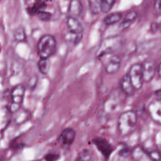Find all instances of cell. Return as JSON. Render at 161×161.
<instances>
[{
    "label": "cell",
    "mask_w": 161,
    "mask_h": 161,
    "mask_svg": "<svg viewBox=\"0 0 161 161\" xmlns=\"http://www.w3.org/2000/svg\"><path fill=\"white\" fill-rule=\"evenodd\" d=\"M0 50H1V43H0Z\"/></svg>",
    "instance_id": "83f0119b"
},
{
    "label": "cell",
    "mask_w": 161,
    "mask_h": 161,
    "mask_svg": "<svg viewBox=\"0 0 161 161\" xmlns=\"http://www.w3.org/2000/svg\"><path fill=\"white\" fill-rule=\"evenodd\" d=\"M128 74L135 89H140L144 82L142 64L136 63L131 65Z\"/></svg>",
    "instance_id": "52a82bcc"
},
{
    "label": "cell",
    "mask_w": 161,
    "mask_h": 161,
    "mask_svg": "<svg viewBox=\"0 0 161 161\" xmlns=\"http://www.w3.org/2000/svg\"><path fill=\"white\" fill-rule=\"evenodd\" d=\"M92 142L98 151L101 153L104 160H108L114 150L113 144L103 136H96L92 138Z\"/></svg>",
    "instance_id": "8992f818"
},
{
    "label": "cell",
    "mask_w": 161,
    "mask_h": 161,
    "mask_svg": "<svg viewBox=\"0 0 161 161\" xmlns=\"http://www.w3.org/2000/svg\"><path fill=\"white\" fill-rule=\"evenodd\" d=\"M116 3V0H101V12L108 13Z\"/></svg>",
    "instance_id": "44dd1931"
},
{
    "label": "cell",
    "mask_w": 161,
    "mask_h": 161,
    "mask_svg": "<svg viewBox=\"0 0 161 161\" xmlns=\"http://www.w3.org/2000/svg\"><path fill=\"white\" fill-rule=\"evenodd\" d=\"M121 38L119 36H111L105 38L100 44L97 52V57H101L105 55L113 52L120 45Z\"/></svg>",
    "instance_id": "277c9868"
},
{
    "label": "cell",
    "mask_w": 161,
    "mask_h": 161,
    "mask_svg": "<svg viewBox=\"0 0 161 161\" xmlns=\"http://www.w3.org/2000/svg\"><path fill=\"white\" fill-rule=\"evenodd\" d=\"M40 1H43V2H46V1H48V0H40Z\"/></svg>",
    "instance_id": "4316f807"
},
{
    "label": "cell",
    "mask_w": 161,
    "mask_h": 161,
    "mask_svg": "<svg viewBox=\"0 0 161 161\" xmlns=\"http://www.w3.org/2000/svg\"><path fill=\"white\" fill-rule=\"evenodd\" d=\"M145 153L152 161H160V155L158 150L157 149H147L145 150Z\"/></svg>",
    "instance_id": "7402d4cb"
},
{
    "label": "cell",
    "mask_w": 161,
    "mask_h": 161,
    "mask_svg": "<svg viewBox=\"0 0 161 161\" xmlns=\"http://www.w3.org/2000/svg\"><path fill=\"white\" fill-rule=\"evenodd\" d=\"M45 7H46L45 2L39 0V1L36 2L31 7L28 8L27 12L30 15H36L38 11L43 10V8Z\"/></svg>",
    "instance_id": "d6986e66"
},
{
    "label": "cell",
    "mask_w": 161,
    "mask_h": 161,
    "mask_svg": "<svg viewBox=\"0 0 161 161\" xmlns=\"http://www.w3.org/2000/svg\"><path fill=\"white\" fill-rule=\"evenodd\" d=\"M38 68L41 74L43 75L47 74L50 67V62L48 58H40L37 64Z\"/></svg>",
    "instance_id": "e0dca14e"
},
{
    "label": "cell",
    "mask_w": 161,
    "mask_h": 161,
    "mask_svg": "<svg viewBox=\"0 0 161 161\" xmlns=\"http://www.w3.org/2000/svg\"><path fill=\"white\" fill-rule=\"evenodd\" d=\"M25 1H28V0H25Z\"/></svg>",
    "instance_id": "f1b7e54d"
},
{
    "label": "cell",
    "mask_w": 161,
    "mask_h": 161,
    "mask_svg": "<svg viewBox=\"0 0 161 161\" xmlns=\"http://www.w3.org/2000/svg\"><path fill=\"white\" fill-rule=\"evenodd\" d=\"M155 9L158 14L160 12V0H157L155 2Z\"/></svg>",
    "instance_id": "484cf974"
},
{
    "label": "cell",
    "mask_w": 161,
    "mask_h": 161,
    "mask_svg": "<svg viewBox=\"0 0 161 161\" xmlns=\"http://www.w3.org/2000/svg\"><path fill=\"white\" fill-rule=\"evenodd\" d=\"M25 94V87L21 84H18L13 87L11 91V104L9 110L11 113H15L21 108Z\"/></svg>",
    "instance_id": "3957f363"
},
{
    "label": "cell",
    "mask_w": 161,
    "mask_h": 161,
    "mask_svg": "<svg viewBox=\"0 0 161 161\" xmlns=\"http://www.w3.org/2000/svg\"><path fill=\"white\" fill-rule=\"evenodd\" d=\"M160 106V100L156 99V100L152 101L148 107V113L151 119L158 125L160 124L161 121Z\"/></svg>",
    "instance_id": "30bf717a"
},
{
    "label": "cell",
    "mask_w": 161,
    "mask_h": 161,
    "mask_svg": "<svg viewBox=\"0 0 161 161\" xmlns=\"http://www.w3.org/2000/svg\"><path fill=\"white\" fill-rule=\"evenodd\" d=\"M36 15L38 16L39 19L43 21H48L50 20L52 17V14L50 13L45 11L43 10L38 11Z\"/></svg>",
    "instance_id": "cb8c5ba5"
},
{
    "label": "cell",
    "mask_w": 161,
    "mask_h": 161,
    "mask_svg": "<svg viewBox=\"0 0 161 161\" xmlns=\"http://www.w3.org/2000/svg\"><path fill=\"white\" fill-rule=\"evenodd\" d=\"M144 82H150L157 72V65L152 59H147L142 64Z\"/></svg>",
    "instance_id": "9c48e42d"
},
{
    "label": "cell",
    "mask_w": 161,
    "mask_h": 161,
    "mask_svg": "<svg viewBox=\"0 0 161 161\" xmlns=\"http://www.w3.org/2000/svg\"><path fill=\"white\" fill-rule=\"evenodd\" d=\"M120 87L122 91L128 96L133 95L135 91L128 74H125L121 77L120 80Z\"/></svg>",
    "instance_id": "7c38bea8"
},
{
    "label": "cell",
    "mask_w": 161,
    "mask_h": 161,
    "mask_svg": "<svg viewBox=\"0 0 161 161\" xmlns=\"http://www.w3.org/2000/svg\"><path fill=\"white\" fill-rule=\"evenodd\" d=\"M76 132L71 127H67L62 130L58 137V142L65 148L70 147L75 141Z\"/></svg>",
    "instance_id": "ba28073f"
},
{
    "label": "cell",
    "mask_w": 161,
    "mask_h": 161,
    "mask_svg": "<svg viewBox=\"0 0 161 161\" xmlns=\"http://www.w3.org/2000/svg\"><path fill=\"white\" fill-rule=\"evenodd\" d=\"M75 161H94V155L91 150L84 148L79 152Z\"/></svg>",
    "instance_id": "9a60e30c"
},
{
    "label": "cell",
    "mask_w": 161,
    "mask_h": 161,
    "mask_svg": "<svg viewBox=\"0 0 161 161\" xmlns=\"http://www.w3.org/2000/svg\"><path fill=\"white\" fill-rule=\"evenodd\" d=\"M66 25L69 33L73 37L75 44H77L82 40L83 36V28L77 18L68 16L66 18Z\"/></svg>",
    "instance_id": "5b68a950"
},
{
    "label": "cell",
    "mask_w": 161,
    "mask_h": 161,
    "mask_svg": "<svg viewBox=\"0 0 161 161\" xmlns=\"http://www.w3.org/2000/svg\"><path fill=\"white\" fill-rule=\"evenodd\" d=\"M138 123L136 113L133 110H128L121 113L117 120V130L119 135L126 137L132 134Z\"/></svg>",
    "instance_id": "6da1fadb"
},
{
    "label": "cell",
    "mask_w": 161,
    "mask_h": 161,
    "mask_svg": "<svg viewBox=\"0 0 161 161\" xmlns=\"http://www.w3.org/2000/svg\"><path fill=\"white\" fill-rule=\"evenodd\" d=\"M122 18V14L119 12L108 14L103 19L104 24L106 25H112L119 22Z\"/></svg>",
    "instance_id": "2e32d148"
},
{
    "label": "cell",
    "mask_w": 161,
    "mask_h": 161,
    "mask_svg": "<svg viewBox=\"0 0 161 161\" xmlns=\"http://www.w3.org/2000/svg\"><path fill=\"white\" fill-rule=\"evenodd\" d=\"M60 155L57 151H50L44 155L46 161H57L60 158Z\"/></svg>",
    "instance_id": "603a6c76"
},
{
    "label": "cell",
    "mask_w": 161,
    "mask_h": 161,
    "mask_svg": "<svg viewBox=\"0 0 161 161\" xmlns=\"http://www.w3.org/2000/svg\"><path fill=\"white\" fill-rule=\"evenodd\" d=\"M68 11L70 14V16L77 18L80 16L83 11V6L81 1L80 0H70Z\"/></svg>",
    "instance_id": "4fadbf2b"
},
{
    "label": "cell",
    "mask_w": 161,
    "mask_h": 161,
    "mask_svg": "<svg viewBox=\"0 0 161 161\" xmlns=\"http://www.w3.org/2000/svg\"><path fill=\"white\" fill-rule=\"evenodd\" d=\"M138 17V13L136 11H131L128 12L123 20L121 21L119 28L120 30H126L130 27L136 19Z\"/></svg>",
    "instance_id": "5bb4252c"
},
{
    "label": "cell",
    "mask_w": 161,
    "mask_h": 161,
    "mask_svg": "<svg viewBox=\"0 0 161 161\" xmlns=\"http://www.w3.org/2000/svg\"><path fill=\"white\" fill-rule=\"evenodd\" d=\"M121 66V59L117 55L111 56L105 66V70L109 74H114L118 72Z\"/></svg>",
    "instance_id": "8fae6325"
},
{
    "label": "cell",
    "mask_w": 161,
    "mask_h": 161,
    "mask_svg": "<svg viewBox=\"0 0 161 161\" xmlns=\"http://www.w3.org/2000/svg\"><path fill=\"white\" fill-rule=\"evenodd\" d=\"M56 46L55 38L51 35H45L40 38L37 43V53L40 58H48L55 53Z\"/></svg>",
    "instance_id": "7a4b0ae2"
},
{
    "label": "cell",
    "mask_w": 161,
    "mask_h": 161,
    "mask_svg": "<svg viewBox=\"0 0 161 161\" xmlns=\"http://www.w3.org/2000/svg\"><path fill=\"white\" fill-rule=\"evenodd\" d=\"M159 27H160V26H159L158 23H157V22H153L150 26V30L153 33L157 32L158 30Z\"/></svg>",
    "instance_id": "d4e9b609"
},
{
    "label": "cell",
    "mask_w": 161,
    "mask_h": 161,
    "mask_svg": "<svg viewBox=\"0 0 161 161\" xmlns=\"http://www.w3.org/2000/svg\"><path fill=\"white\" fill-rule=\"evenodd\" d=\"M14 39L18 42H24L26 40V35L23 27L19 26L13 31Z\"/></svg>",
    "instance_id": "ac0fdd59"
},
{
    "label": "cell",
    "mask_w": 161,
    "mask_h": 161,
    "mask_svg": "<svg viewBox=\"0 0 161 161\" xmlns=\"http://www.w3.org/2000/svg\"><path fill=\"white\" fill-rule=\"evenodd\" d=\"M89 11L94 14L101 11V0H87Z\"/></svg>",
    "instance_id": "ffe728a7"
}]
</instances>
